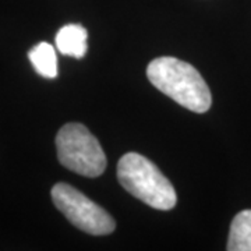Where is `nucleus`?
Listing matches in <instances>:
<instances>
[{
    "label": "nucleus",
    "instance_id": "nucleus-2",
    "mask_svg": "<svg viewBox=\"0 0 251 251\" xmlns=\"http://www.w3.org/2000/svg\"><path fill=\"white\" fill-rule=\"evenodd\" d=\"M117 179L131 196L159 211L175 208L177 196L168 177L145 156L128 152L117 163Z\"/></svg>",
    "mask_w": 251,
    "mask_h": 251
},
{
    "label": "nucleus",
    "instance_id": "nucleus-3",
    "mask_svg": "<svg viewBox=\"0 0 251 251\" xmlns=\"http://www.w3.org/2000/svg\"><path fill=\"white\" fill-rule=\"evenodd\" d=\"M57 158L64 168L85 177H98L106 169V156L85 126L67 123L56 135Z\"/></svg>",
    "mask_w": 251,
    "mask_h": 251
},
{
    "label": "nucleus",
    "instance_id": "nucleus-6",
    "mask_svg": "<svg viewBox=\"0 0 251 251\" xmlns=\"http://www.w3.org/2000/svg\"><path fill=\"white\" fill-rule=\"evenodd\" d=\"M226 249L229 251H251V209H244L233 218Z\"/></svg>",
    "mask_w": 251,
    "mask_h": 251
},
{
    "label": "nucleus",
    "instance_id": "nucleus-5",
    "mask_svg": "<svg viewBox=\"0 0 251 251\" xmlns=\"http://www.w3.org/2000/svg\"><path fill=\"white\" fill-rule=\"evenodd\" d=\"M56 48L64 56L82 59L88 50V32L80 24H67L56 34Z\"/></svg>",
    "mask_w": 251,
    "mask_h": 251
},
{
    "label": "nucleus",
    "instance_id": "nucleus-1",
    "mask_svg": "<svg viewBox=\"0 0 251 251\" xmlns=\"http://www.w3.org/2000/svg\"><path fill=\"white\" fill-rule=\"evenodd\" d=\"M147 77L155 88L168 95L183 108L204 113L211 108L212 95L205 80L187 62L163 56L148 64Z\"/></svg>",
    "mask_w": 251,
    "mask_h": 251
},
{
    "label": "nucleus",
    "instance_id": "nucleus-7",
    "mask_svg": "<svg viewBox=\"0 0 251 251\" xmlns=\"http://www.w3.org/2000/svg\"><path fill=\"white\" fill-rule=\"evenodd\" d=\"M28 59L35 72L45 78H56L59 74L56 50L50 44L41 42L28 52Z\"/></svg>",
    "mask_w": 251,
    "mask_h": 251
},
{
    "label": "nucleus",
    "instance_id": "nucleus-4",
    "mask_svg": "<svg viewBox=\"0 0 251 251\" xmlns=\"http://www.w3.org/2000/svg\"><path fill=\"white\" fill-rule=\"evenodd\" d=\"M52 201L63 215L85 233L103 236L116 229L115 219L102 206L67 183L54 184Z\"/></svg>",
    "mask_w": 251,
    "mask_h": 251
}]
</instances>
